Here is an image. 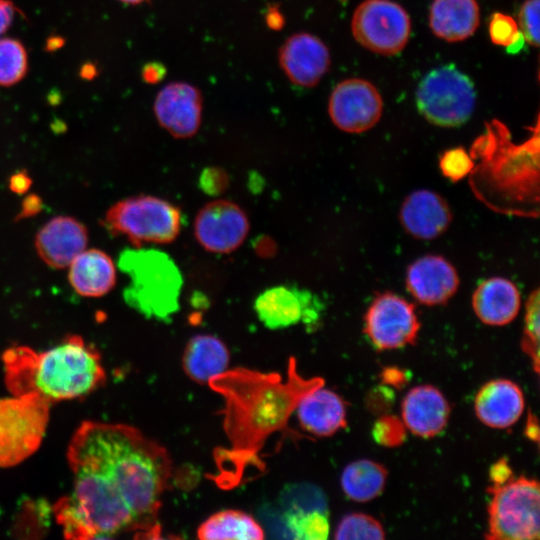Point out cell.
I'll list each match as a JSON object with an SVG mask.
<instances>
[{"mask_svg":"<svg viewBox=\"0 0 540 540\" xmlns=\"http://www.w3.org/2000/svg\"><path fill=\"white\" fill-rule=\"evenodd\" d=\"M67 460L72 491L53 506L65 538L156 530L161 495L172 476L164 447L130 425L84 421L70 439Z\"/></svg>","mask_w":540,"mask_h":540,"instance_id":"1","label":"cell"},{"mask_svg":"<svg viewBox=\"0 0 540 540\" xmlns=\"http://www.w3.org/2000/svg\"><path fill=\"white\" fill-rule=\"evenodd\" d=\"M208 385L224 399L223 428L231 444L228 452L220 453L218 464L229 460L231 468H244L246 460H258L269 436L290 431L288 422L299 400L324 386V380L302 377L290 357L285 380L279 373L238 367L214 376Z\"/></svg>","mask_w":540,"mask_h":540,"instance_id":"2","label":"cell"},{"mask_svg":"<svg viewBox=\"0 0 540 540\" xmlns=\"http://www.w3.org/2000/svg\"><path fill=\"white\" fill-rule=\"evenodd\" d=\"M470 185L478 199L507 214L537 217L539 204V123L533 135L514 144L508 128L493 119L472 144Z\"/></svg>","mask_w":540,"mask_h":540,"instance_id":"3","label":"cell"},{"mask_svg":"<svg viewBox=\"0 0 540 540\" xmlns=\"http://www.w3.org/2000/svg\"><path fill=\"white\" fill-rule=\"evenodd\" d=\"M2 360L4 383L11 395L34 392L50 404L87 396L106 381L99 352L78 335L42 352L12 346Z\"/></svg>","mask_w":540,"mask_h":540,"instance_id":"4","label":"cell"},{"mask_svg":"<svg viewBox=\"0 0 540 540\" xmlns=\"http://www.w3.org/2000/svg\"><path fill=\"white\" fill-rule=\"evenodd\" d=\"M118 265L128 276L125 302L147 318L167 321L179 309L181 272L164 252L150 248L124 250Z\"/></svg>","mask_w":540,"mask_h":540,"instance_id":"5","label":"cell"},{"mask_svg":"<svg viewBox=\"0 0 540 540\" xmlns=\"http://www.w3.org/2000/svg\"><path fill=\"white\" fill-rule=\"evenodd\" d=\"M104 225L112 234L124 236L135 246L167 244L178 237L182 216L180 209L165 199L138 195L112 205Z\"/></svg>","mask_w":540,"mask_h":540,"instance_id":"6","label":"cell"},{"mask_svg":"<svg viewBox=\"0 0 540 540\" xmlns=\"http://www.w3.org/2000/svg\"><path fill=\"white\" fill-rule=\"evenodd\" d=\"M488 529L492 540H537L540 533V489L537 480L520 476L491 485Z\"/></svg>","mask_w":540,"mask_h":540,"instance_id":"7","label":"cell"},{"mask_svg":"<svg viewBox=\"0 0 540 540\" xmlns=\"http://www.w3.org/2000/svg\"><path fill=\"white\" fill-rule=\"evenodd\" d=\"M50 406L34 392L0 399V468L14 467L38 450Z\"/></svg>","mask_w":540,"mask_h":540,"instance_id":"8","label":"cell"},{"mask_svg":"<svg viewBox=\"0 0 540 540\" xmlns=\"http://www.w3.org/2000/svg\"><path fill=\"white\" fill-rule=\"evenodd\" d=\"M475 99L473 82L452 64L429 72L416 92L421 115L441 127H457L467 122L473 113Z\"/></svg>","mask_w":540,"mask_h":540,"instance_id":"9","label":"cell"},{"mask_svg":"<svg viewBox=\"0 0 540 540\" xmlns=\"http://www.w3.org/2000/svg\"><path fill=\"white\" fill-rule=\"evenodd\" d=\"M355 40L366 49L394 55L407 44L411 20L406 10L391 0H365L355 9L351 21Z\"/></svg>","mask_w":540,"mask_h":540,"instance_id":"10","label":"cell"},{"mask_svg":"<svg viewBox=\"0 0 540 540\" xmlns=\"http://www.w3.org/2000/svg\"><path fill=\"white\" fill-rule=\"evenodd\" d=\"M419 329L415 306L392 292L378 294L364 316V332L379 351L413 344Z\"/></svg>","mask_w":540,"mask_h":540,"instance_id":"11","label":"cell"},{"mask_svg":"<svg viewBox=\"0 0 540 540\" xmlns=\"http://www.w3.org/2000/svg\"><path fill=\"white\" fill-rule=\"evenodd\" d=\"M250 229L246 212L235 202L216 199L208 202L194 220V235L206 251L228 254L239 248Z\"/></svg>","mask_w":540,"mask_h":540,"instance_id":"12","label":"cell"},{"mask_svg":"<svg viewBox=\"0 0 540 540\" xmlns=\"http://www.w3.org/2000/svg\"><path fill=\"white\" fill-rule=\"evenodd\" d=\"M383 102L377 88L359 78L339 82L331 92L328 113L336 127L348 133L372 128L381 118Z\"/></svg>","mask_w":540,"mask_h":540,"instance_id":"13","label":"cell"},{"mask_svg":"<svg viewBox=\"0 0 540 540\" xmlns=\"http://www.w3.org/2000/svg\"><path fill=\"white\" fill-rule=\"evenodd\" d=\"M203 98L200 90L187 82L175 81L157 93L153 111L158 124L175 138H190L201 125Z\"/></svg>","mask_w":540,"mask_h":540,"instance_id":"14","label":"cell"},{"mask_svg":"<svg viewBox=\"0 0 540 540\" xmlns=\"http://www.w3.org/2000/svg\"><path fill=\"white\" fill-rule=\"evenodd\" d=\"M278 63L287 79L299 87L316 86L330 68V52L317 36L299 32L289 36L278 51Z\"/></svg>","mask_w":540,"mask_h":540,"instance_id":"15","label":"cell"},{"mask_svg":"<svg viewBox=\"0 0 540 540\" xmlns=\"http://www.w3.org/2000/svg\"><path fill=\"white\" fill-rule=\"evenodd\" d=\"M254 310L269 329H282L300 321L313 324L319 317V301L309 291L294 286L268 288L256 298Z\"/></svg>","mask_w":540,"mask_h":540,"instance_id":"16","label":"cell"},{"mask_svg":"<svg viewBox=\"0 0 540 540\" xmlns=\"http://www.w3.org/2000/svg\"><path fill=\"white\" fill-rule=\"evenodd\" d=\"M405 282L411 295L429 306L445 304L459 286L455 267L439 255H425L411 263Z\"/></svg>","mask_w":540,"mask_h":540,"instance_id":"17","label":"cell"},{"mask_svg":"<svg viewBox=\"0 0 540 540\" xmlns=\"http://www.w3.org/2000/svg\"><path fill=\"white\" fill-rule=\"evenodd\" d=\"M87 228L70 216L50 219L37 232L35 248L42 261L51 268L64 269L85 250Z\"/></svg>","mask_w":540,"mask_h":540,"instance_id":"18","label":"cell"},{"mask_svg":"<svg viewBox=\"0 0 540 540\" xmlns=\"http://www.w3.org/2000/svg\"><path fill=\"white\" fill-rule=\"evenodd\" d=\"M399 218L408 234L429 240L446 231L452 215L443 197L431 190L420 189L405 198Z\"/></svg>","mask_w":540,"mask_h":540,"instance_id":"19","label":"cell"},{"mask_svg":"<svg viewBox=\"0 0 540 540\" xmlns=\"http://www.w3.org/2000/svg\"><path fill=\"white\" fill-rule=\"evenodd\" d=\"M402 421L414 435L431 438L447 425L450 406L445 396L431 385L412 388L401 404Z\"/></svg>","mask_w":540,"mask_h":540,"instance_id":"20","label":"cell"},{"mask_svg":"<svg viewBox=\"0 0 540 540\" xmlns=\"http://www.w3.org/2000/svg\"><path fill=\"white\" fill-rule=\"evenodd\" d=\"M474 407L476 416L486 426L508 428L518 421L524 411V394L511 380H491L477 392Z\"/></svg>","mask_w":540,"mask_h":540,"instance_id":"21","label":"cell"},{"mask_svg":"<svg viewBox=\"0 0 540 540\" xmlns=\"http://www.w3.org/2000/svg\"><path fill=\"white\" fill-rule=\"evenodd\" d=\"M295 411L301 427L314 436L329 437L347 425L346 403L323 386L306 393Z\"/></svg>","mask_w":540,"mask_h":540,"instance_id":"22","label":"cell"},{"mask_svg":"<svg viewBox=\"0 0 540 540\" xmlns=\"http://www.w3.org/2000/svg\"><path fill=\"white\" fill-rule=\"evenodd\" d=\"M521 306L518 288L502 277H492L481 282L472 296V307L484 324L503 326L517 316Z\"/></svg>","mask_w":540,"mask_h":540,"instance_id":"23","label":"cell"},{"mask_svg":"<svg viewBox=\"0 0 540 540\" xmlns=\"http://www.w3.org/2000/svg\"><path fill=\"white\" fill-rule=\"evenodd\" d=\"M68 267V280L79 295L100 297L109 293L116 284L115 263L100 249L83 250Z\"/></svg>","mask_w":540,"mask_h":540,"instance_id":"24","label":"cell"},{"mask_svg":"<svg viewBox=\"0 0 540 540\" xmlns=\"http://www.w3.org/2000/svg\"><path fill=\"white\" fill-rule=\"evenodd\" d=\"M480 21L476 0H434L429 11L432 32L448 42L472 36Z\"/></svg>","mask_w":540,"mask_h":540,"instance_id":"25","label":"cell"},{"mask_svg":"<svg viewBox=\"0 0 540 540\" xmlns=\"http://www.w3.org/2000/svg\"><path fill=\"white\" fill-rule=\"evenodd\" d=\"M229 351L217 337L209 334L193 336L186 345L182 364L185 373L197 383L208 384L214 376L227 370Z\"/></svg>","mask_w":540,"mask_h":540,"instance_id":"26","label":"cell"},{"mask_svg":"<svg viewBox=\"0 0 540 540\" xmlns=\"http://www.w3.org/2000/svg\"><path fill=\"white\" fill-rule=\"evenodd\" d=\"M201 540H262L265 531L250 514L225 509L209 516L197 529Z\"/></svg>","mask_w":540,"mask_h":540,"instance_id":"27","label":"cell"},{"mask_svg":"<svg viewBox=\"0 0 540 540\" xmlns=\"http://www.w3.org/2000/svg\"><path fill=\"white\" fill-rule=\"evenodd\" d=\"M386 479L387 470L383 465L369 459H360L344 468L341 487L349 499L368 502L382 493Z\"/></svg>","mask_w":540,"mask_h":540,"instance_id":"28","label":"cell"},{"mask_svg":"<svg viewBox=\"0 0 540 540\" xmlns=\"http://www.w3.org/2000/svg\"><path fill=\"white\" fill-rule=\"evenodd\" d=\"M279 507L291 512H328L327 500L321 489L309 483H289L278 496Z\"/></svg>","mask_w":540,"mask_h":540,"instance_id":"29","label":"cell"},{"mask_svg":"<svg viewBox=\"0 0 540 540\" xmlns=\"http://www.w3.org/2000/svg\"><path fill=\"white\" fill-rule=\"evenodd\" d=\"M28 70V56L17 39L0 37V85L12 86L20 82Z\"/></svg>","mask_w":540,"mask_h":540,"instance_id":"30","label":"cell"},{"mask_svg":"<svg viewBox=\"0 0 540 540\" xmlns=\"http://www.w3.org/2000/svg\"><path fill=\"white\" fill-rule=\"evenodd\" d=\"M284 513L286 525L293 539L324 540L328 538L330 527L327 513L320 511H284Z\"/></svg>","mask_w":540,"mask_h":540,"instance_id":"31","label":"cell"},{"mask_svg":"<svg viewBox=\"0 0 540 540\" xmlns=\"http://www.w3.org/2000/svg\"><path fill=\"white\" fill-rule=\"evenodd\" d=\"M334 538L337 540H382L385 538V530L374 517L356 512L347 514L340 520L335 529Z\"/></svg>","mask_w":540,"mask_h":540,"instance_id":"32","label":"cell"},{"mask_svg":"<svg viewBox=\"0 0 540 540\" xmlns=\"http://www.w3.org/2000/svg\"><path fill=\"white\" fill-rule=\"evenodd\" d=\"M539 290L535 289L529 295L526 302V311L524 318V334L521 341L523 351L531 358L533 368L536 373L539 372V333H540V314H539Z\"/></svg>","mask_w":540,"mask_h":540,"instance_id":"33","label":"cell"},{"mask_svg":"<svg viewBox=\"0 0 540 540\" xmlns=\"http://www.w3.org/2000/svg\"><path fill=\"white\" fill-rule=\"evenodd\" d=\"M489 36L495 45L507 47L509 52H517L523 46L524 38L517 22L509 15L494 13L489 21Z\"/></svg>","mask_w":540,"mask_h":540,"instance_id":"34","label":"cell"},{"mask_svg":"<svg viewBox=\"0 0 540 540\" xmlns=\"http://www.w3.org/2000/svg\"><path fill=\"white\" fill-rule=\"evenodd\" d=\"M406 430L402 419L394 415H383L374 423L372 436L379 445L393 448L404 443Z\"/></svg>","mask_w":540,"mask_h":540,"instance_id":"35","label":"cell"},{"mask_svg":"<svg viewBox=\"0 0 540 540\" xmlns=\"http://www.w3.org/2000/svg\"><path fill=\"white\" fill-rule=\"evenodd\" d=\"M442 174L451 181H459L471 173L474 161L462 147L446 150L439 159Z\"/></svg>","mask_w":540,"mask_h":540,"instance_id":"36","label":"cell"},{"mask_svg":"<svg viewBox=\"0 0 540 540\" xmlns=\"http://www.w3.org/2000/svg\"><path fill=\"white\" fill-rule=\"evenodd\" d=\"M539 6V0H526L519 12L521 34L535 47L539 45Z\"/></svg>","mask_w":540,"mask_h":540,"instance_id":"37","label":"cell"},{"mask_svg":"<svg viewBox=\"0 0 540 540\" xmlns=\"http://www.w3.org/2000/svg\"><path fill=\"white\" fill-rule=\"evenodd\" d=\"M258 513L259 519L272 538L293 539L286 525L285 513L280 507L275 508L267 504L262 506Z\"/></svg>","mask_w":540,"mask_h":540,"instance_id":"38","label":"cell"},{"mask_svg":"<svg viewBox=\"0 0 540 540\" xmlns=\"http://www.w3.org/2000/svg\"><path fill=\"white\" fill-rule=\"evenodd\" d=\"M227 183V174L216 168H209L203 171L200 177L202 189L211 194L221 193L226 188Z\"/></svg>","mask_w":540,"mask_h":540,"instance_id":"39","label":"cell"},{"mask_svg":"<svg viewBox=\"0 0 540 540\" xmlns=\"http://www.w3.org/2000/svg\"><path fill=\"white\" fill-rule=\"evenodd\" d=\"M489 478L493 486L502 485L513 478L509 462L505 458L495 462L489 470Z\"/></svg>","mask_w":540,"mask_h":540,"instance_id":"40","label":"cell"},{"mask_svg":"<svg viewBox=\"0 0 540 540\" xmlns=\"http://www.w3.org/2000/svg\"><path fill=\"white\" fill-rule=\"evenodd\" d=\"M166 75V67L161 62L146 63L141 70V77L148 84H157L161 82Z\"/></svg>","mask_w":540,"mask_h":540,"instance_id":"41","label":"cell"},{"mask_svg":"<svg viewBox=\"0 0 540 540\" xmlns=\"http://www.w3.org/2000/svg\"><path fill=\"white\" fill-rule=\"evenodd\" d=\"M15 13L16 7L11 0H0V37L11 26Z\"/></svg>","mask_w":540,"mask_h":540,"instance_id":"42","label":"cell"},{"mask_svg":"<svg viewBox=\"0 0 540 540\" xmlns=\"http://www.w3.org/2000/svg\"><path fill=\"white\" fill-rule=\"evenodd\" d=\"M265 23L272 30H280L285 24L284 14L279 9L278 5H269L265 12Z\"/></svg>","mask_w":540,"mask_h":540,"instance_id":"43","label":"cell"},{"mask_svg":"<svg viewBox=\"0 0 540 540\" xmlns=\"http://www.w3.org/2000/svg\"><path fill=\"white\" fill-rule=\"evenodd\" d=\"M381 378L384 383L394 387H401L406 382L404 371L396 367L384 369L381 373Z\"/></svg>","mask_w":540,"mask_h":540,"instance_id":"44","label":"cell"},{"mask_svg":"<svg viewBox=\"0 0 540 540\" xmlns=\"http://www.w3.org/2000/svg\"><path fill=\"white\" fill-rule=\"evenodd\" d=\"M31 179L27 174L20 172L11 177L10 188L16 193H24L30 186Z\"/></svg>","mask_w":540,"mask_h":540,"instance_id":"45","label":"cell"},{"mask_svg":"<svg viewBox=\"0 0 540 540\" xmlns=\"http://www.w3.org/2000/svg\"><path fill=\"white\" fill-rule=\"evenodd\" d=\"M524 433L528 439L538 443L539 441L538 421H537L536 416L531 412L528 413Z\"/></svg>","mask_w":540,"mask_h":540,"instance_id":"46","label":"cell"},{"mask_svg":"<svg viewBox=\"0 0 540 540\" xmlns=\"http://www.w3.org/2000/svg\"><path fill=\"white\" fill-rule=\"evenodd\" d=\"M121 3L128 4V5H139L145 2H148L149 0H118Z\"/></svg>","mask_w":540,"mask_h":540,"instance_id":"47","label":"cell"}]
</instances>
